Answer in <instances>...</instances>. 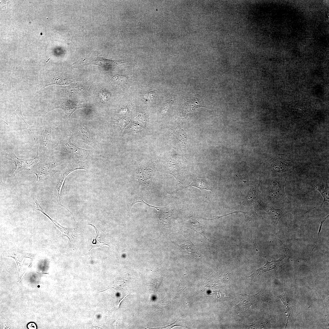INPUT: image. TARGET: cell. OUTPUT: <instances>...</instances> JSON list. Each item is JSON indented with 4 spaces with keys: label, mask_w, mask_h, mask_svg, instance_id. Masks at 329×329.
Segmentation results:
<instances>
[{
    "label": "cell",
    "mask_w": 329,
    "mask_h": 329,
    "mask_svg": "<svg viewBox=\"0 0 329 329\" xmlns=\"http://www.w3.org/2000/svg\"><path fill=\"white\" fill-rule=\"evenodd\" d=\"M21 107H22L21 104H20L19 105V107L15 111V115H19V116L20 117V118L22 120V121L27 126V128L30 131V132H31V134L33 136L34 139V140H35V137H34V135H33V134L32 133V131H31V129H30V128L29 126V125H28V124H27V123L26 122V121H25V119H24V117H23V114H22V111H21Z\"/></svg>",
    "instance_id": "cell-31"
},
{
    "label": "cell",
    "mask_w": 329,
    "mask_h": 329,
    "mask_svg": "<svg viewBox=\"0 0 329 329\" xmlns=\"http://www.w3.org/2000/svg\"><path fill=\"white\" fill-rule=\"evenodd\" d=\"M261 208L266 211L269 215L275 228L280 219L288 212V210L286 209H275L273 207H268L264 205L262 206Z\"/></svg>",
    "instance_id": "cell-18"
},
{
    "label": "cell",
    "mask_w": 329,
    "mask_h": 329,
    "mask_svg": "<svg viewBox=\"0 0 329 329\" xmlns=\"http://www.w3.org/2000/svg\"><path fill=\"white\" fill-rule=\"evenodd\" d=\"M142 129V124L139 122H137L133 123L131 125L129 126L128 129L129 131L131 132L135 133L141 130Z\"/></svg>",
    "instance_id": "cell-33"
},
{
    "label": "cell",
    "mask_w": 329,
    "mask_h": 329,
    "mask_svg": "<svg viewBox=\"0 0 329 329\" xmlns=\"http://www.w3.org/2000/svg\"><path fill=\"white\" fill-rule=\"evenodd\" d=\"M267 321H264L263 320L259 321H258L257 322L255 323H254L253 324L251 325V326H254L256 325V326H254L255 327H256L257 325H258L257 326V327L259 326H260H260L261 325L262 327H265L266 326V325L267 324Z\"/></svg>",
    "instance_id": "cell-37"
},
{
    "label": "cell",
    "mask_w": 329,
    "mask_h": 329,
    "mask_svg": "<svg viewBox=\"0 0 329 329\" xmlns=\"http://www.w3.org/2000/svg\"><path fill=\"white\" fill-rule=\"evenodd\" d=\"M79 78L65 73H59L48 75L44 80L43 87L51 85H67L73 82L80 81Z\"/></svg>",
    "instance_id": "cell-5"
},
{
    "label": "cell",
    "mask_w": 329,
    "mask_h": 329,
    "mask_svg": "<svg viewBox=\"0 0 329 329\" xmlns=\"http://www.w3.org/2000/svg\"><path fill=\"white\" fill-rule=\"evenodd\" d=\"M328 217H329V215H327L326 217H325V218L321 219V220H320V225L319 228V231H318V238H317V242L316 243V245H315V246L313 248L312 250H313V249L316 247V245H317V242L318 241V239H319V234H320V232H321V228H322V225L323 224V223H324V222L325 221V220Z\"/></svg>",
    "instance_id": "cell-35"
},
{
    "label": "cell",
    "mask_w": 329,
    "mask_h": 329,
    "mask_svg": "<svg viewBox=\"0 0 329 329\" xmlns=\"http://www.w3.org/2000/svg\"><path fill=\"white\" fill-rule=\"evenodd\" d=\"M183 235L186 239L185 242L180 245H178L181 250L193 258L200 259V254L198 248L192 243L190 237L184 234Z\"/></svg>",
    "instance_id": "cell-16"
},
{
    "label": "cell",
    "mask_w": 329,
    "mask_h": 329,
    "mask_svg": "<svg viewBox=\"0 0 329 329\" xmlns=\"http://www.w3.org/2000/svg\"><path fill=\"white\" fill-rule=\"evenodd\" d=\"M3 253V255L13 257L18 262H21L27 257L33 258L36 255L25 252L11 242H9L5 247Z\"/></svg>",
    "instance_id": "cell-13"
},
{
    "label": "cell",
    "mask_w": 329,
    "mask_h": 329,
    "mask_svg": "<svg viewBox=\"0 0 329 329\" xmlns=\"http://www.w3.org/2000/svg\"><path fill=\"white\" fill-rule=\"evenodd\" d=\"M51 129L48 126L40 127L37 131L38 139L41 151H45L51 138Z\"/></svg>",
    "instance_id": "cell-17"
},
{
    "label": "cell",
    "mask_w": 329,
    "mask_h": 329,
    "mask_svg": "<svg viewBox=\"0 0 329 329\" xmlns=\"http://www.w3.org/2000/svg\"><path fill=\"white\" fill-rule=\"evenodd\" d=\"M202 107L196 100L190 99L184 104L183 107V110L185 113H186L192 111L195 109Z\"/></svg>",
    "instance_id": "cell-26"
},
{
    "label": "cell",
    "mask_w": 329,
    "mask_h": 329,
    "mask_svg": "<svg viewBox=\"0 0 329 329\" xmlns=\"http://www.w3.org/2000/svg\"><path fill=\"white\" fill-rule=\"evenodd\" d=\"M55 162L48 156L44 157L33 167L32 172L37 178L35 182H41L47 179L52 172Z\"/></svg>",
    "instance_id": "cell-4"
},
{
    "label": "cell",
    "mask_w": 329,
    "mask_h": 329,
    "mask_svg": "<svg viewBox=\"0 0 329 329\" xmlns=\"http://www.w3.org/2000/svg\"><path fill=\"white\" fill-rule=\"evenodd\" d=\"M305 182L307 184L317 190L323 197V201L319 207H322L324 203L329 202V188L327 180L325 178H304Z\"/></svg>",
    "instance_id": "cell-6"
},
{
    "label": "cell",
    "mask_w": 329,
    "mask_h": 329,
    "mask_svg": "<svg viewBox=\"0 0 329 329\" xmlns=\"http://www.w3.org/2000/svg\"><path fill=\"white\" fill-rule=\"evenodd\" d=\"M126 62L121 60H112L97 55L88 56L80 59L73 64L74 67H80L89 65H94L101 66L106 70L111 69L117 65Z\"/></svg>",
    "instance_id": "cell-2"
},
{
    "label": "cell",
    "mask_w": 329,
    "mask_h": 329,
    "mask_svg": "<svg viewBox=\"0 0 329 329\" xmlns=\"http://www.w3.org/2000/svg\"><path fill=\"white\" fill-rule=\"evenodd\" d=\"M129 107L127 106L122 107L117 112V114L123 116L128 113L129 111Z\"/></svg>",
    "instance_id": "cell-34"
},
{
    "label": "cell",
    "mask_w": 329,
    "mask_h": 329,
    "mask_svg": "<svg viewBox=\"0 0 329 329\" xmlns=\"http://www.w3.org/2000/svg\"><path fill=\"white\" fill-rule=\"evenodd\" d=\"M284 248L285 250V254L282 257L278 260H273L271 261H268L266 256H265L267 261L266 264L256 270L252 274L248 277H251L252 278L255 277H260L264 273L273 269H277L281 266L288 256L287 249L285 247Z\"/></svg>",
    "instance_id": "cell-12"
},
{
    "label": "cell",
    "mask_w": 329,
    "mask_h": 329,
    "mask_svg": "<svg viewBox=\"0 0 329 329\" xmlns=\"http://www.w3.org/2000/svg\"><path fill=\"white\" fill-rule=\"evenodd\" d=\"M138 202L144 203L149 207L155 208L158 211L157 219L161 226L165 225L171 222L173 217V211L170 207H161L152 206L145 202L141 197L136 198L131 205L133 206L135 203Z\"/></svg>",
    "instance_id": "cell-8"
},
{
    "label": "cell",
    "mask_w": 329,
    "mask_h": 329,
    "mask_svg": "<svg viewBox=\"0 0 329 329\" xmlns=\"http://www.w3.org/2000/svg\"><path fill=\"white\" fill-rule=\"evenodd\" d=\"M288 175H282L273 179L268 187V194L277 203H289L285 191V186Z\"/></svg>",
    "instance_id": "cell-1"
},
{
    "label": "cell",
    "mask_w": 329,
    "mask_h": 329,
    "mask_svg": "<svg viewBox=\"0 0 329 329\" xmlns=\"http://www.w3.org/2000/svg\"><path fill=\"white\" fill-rule=\"evenodd\" d=\"M80 169L87 170L85 168V163L82 161L78 162L73 161L69 163L63 170L62 173L56 187L58 192L57 201L59 205L62 207L64 206L62 204L61 202L60 194L65 179L67 175L70 172L75 170Z\"/></svg>",
    "instance_id": "cell-9"
},
{
    "label": "cell",
    "mask_w": 329,
    "mask_h": 329,
    "mask_svg": "<svg viewBox=\"0 0 329 329\" xmlns=\"http://www.w3.org/2000/svg\"><path fill=\"white\" fill-rule=\"evenodd\" d=\"M36 203L37 207H36L35 208L34 210L41 211L43 214L47 217L51 221V223H52L53 225L56 227L61 231V232L62 233V235L64 236L67 237L69 239L70 241H72L73 239H74V237H77L78 235L76 236L73 235L72 231L73 230L75 229V228L72 229L70 228H65L61 226L56 221L52 219L46 213H45L43 210L42 209V207L38 202H36Z\"/></svg>",
    "instance_id": "cell-19"
},
{
    "label": "cell",
    "mask_w": 329,
    "mask_h": 329,
    "mask_svg": "<svg viewBox=\"0 0 329 329\" xmlns=\"http://www.w3.org/2000/svg\"><path fill=\"white\" fill-rule=\"evenodd\" d=\"M260 292L253 295H249L245 293L240 294L242 296V299L236 306L240 308L241 310L249 309L256 304Z\"/></svg>",
    "instance_id": "cell-20"
},
{
    "label": "cell",
    "mask_w": 329,
    "mask_h": 329,
    "mask_svg": "<svg viewBox=\"0 0 329 329\" xmlns=\"http://www.w3.org/2000/svg\"><path fill=\"white\" fill-rule=\"evenodd\" d=\"M155 166L152 163H150L143 167L138 174L139 181L142 187L149 189L151 187Z\"/></svg>",
    "instance_id": "cell-11"
},
{
    "label": "cell",
    "mask_w": 329,
    "mask_h": 329,
    "mask_svg": "<svg viewBox=\"0 0 329 329\" xmlns=\"http://www.w3.org/2000/svg\"><path fill=\"white\" fill-rule=\"evenodd\" d=\"M76 137L77 140L93 147L96 146L94 138L88 128L83 124L79 125L77 127Z\"/></svg>",
    "instance_id": "cell-15"
},
{
    "label": "cell",
    "mask_w": 329,
    "mask_h": 329,
    "mask_svg": "<svg viewBox=\"0 0 329 329\" xmlns=\"http://www.w3.org/2000/svg\"><path fill=\"white\" fill-rule=\"evenodd\" d=\"M55 149L60 151L79 155L90 156L92 152L91 150L80 148L73 144L69 139H63L58 141Z\"/></svg>",
    "instance_id": "cell-7"
},
{
    "label": "cell",
    "mask_w": 329,
    "mask_h": 329,
    "mask_svg": "<svg viewBox=\"0 0 329 329\" xmlns=\"http://www.w3.org/2000/svg\"><path fill=\"white\" fill-rule=\"evenodd\" d=\"M157 94L156 90L150 91L141 96L142 99L145 101H151L155 98Z\"/></svg>",
    "instance_id": "cell-30"
},
{
    "label": "cell",
    "mask_w": 329,
    "mask_h": 329,
    "mask_svg": "<svg viewBox=\"0 0 329 329\" xmlns=\"http://www.w3.org/2000/svg\"><path fill=\"white\" fill-rule=\"evenodd\" d=\"M189 186L196 187L201 190L203 189L211 190V189L207 180L203 177H197L193 179Z\"/></svg>",
    "instance_id": "cell-23"
},
{
    "label": "cell",
    "mask_w": 329,
    "mask_h": 329,
    "mask_svg": "<svg viewBox=\"0 0 329 329\" xmlns=\"http://www.w3.org/2000/svg\"><path fill=\"white\" fill-rule=\"evenodd\" d=\"M277 297L281 301L282 303L286 306L287 309L286 311H288V310H289V299L286 293V292L285 291V290H284V291L282 295L278 296Z\"/></svg>",
    "instance_id": "cell-32"
},
{
    "label": "cell",
    "mask_w": 329,
    "mask_h": 329,
    "mask_svg": "<svg viewBox=\"0 0 329 329\" xmlns=\"http://www.w3.org/2000/svg\"><path fill=\"white\" fill-rule=\"evenodd\" d=\"M177 136L180 145L184 146L186 150V147L187 141V137L186 132L181 127L178 129L177 131Z\"/></svg>",
    "instance_id": "cell-27"
},
{
    "label": "cell",
    "mask_w": 329,
    "mask_h": 329,
    "mask_svg": "<svg viewBox=\"0 0 329 329\" xmlns=\"http://www.w3.org/2000/svg\"><path fill=\"white\" fill-rule=\"evenodd\" d=\"M134 117L139 123L142 124H145L147 121V117L146 113L141 111L137 112Z\"/></svg>",
    "instance_id": "cell-29"
},
{
    "label": "cell",
    "mask_w": 329,
    "mask_h": 329,
    "mask_svg": "<svg viewBox=\"0 0 329 329\" xmlns=\"http://www.w3.org/2000/svg\"><path fill=\"white\" fill-rule=\"evenodd\" d=\"M108 76L114 83L121 86L126 84L129 79L128 76L123 74H110Z\"/></svg>",
    "instance_id": "cell-25"
},
{
    "label": "cell",
    "mask_w": 329,
    "mask_h": 329,
    "mask_svg": "<svg viewBox=\"0 0 329 329\" xmlns=\"http://www.w3.org/2000/svg\"><path fill=\"white\" fill-rule=\"evenodd\" d=\"M118 124L121 126H124L128 123L129 119L127 117L121 118L119 120Z\"/></svg>",
    "instance_id": "cell-36"
},
{
    "label": "cell",
    "mask_w": 329,
    "mask_h": 329,
    "mask_svg": "<svg viewBox=\"0 0 329 329\" xmlns=\"http://www.w3.org/2000/svg\"><path fill=\"white\" fill-rule=\"evenodd\" d=\"M99 96L101 101L104 102L109 100L111 97V95L107 90L104 88H102L100 91Z\"/></svg>",
    "instance_id": "cell-28"
},
{
    "label": "cell",
    "mask_w": 329,
    "mask_h": 329,
    "mask_svg": "<svg viewBox=\"0 0 329 329\" xmlns=\"http://www.w3.org/2000/svg\"><path fill=\"white\" fill-rule=\"evenodd\" d=\"M308 106L305 103L297 104L291 108L290 111L294 118H301L306 115L309 112Z\"/></svg>",
    "instance_id": "cell-21"
},
{
    "label": "cell",
    "mask_w": 329,
    "mask_h": 329,
    "mask_svg": "<svg viewBox=\"0 0 329 329\" xmlns=\"http://www.w3.org/2000/svg\"><path fill=\"white\" fill-rule=\"evenodd\" d=\"M257 191V189H250L242 203L244 205L249 206L256 203L258 199Z\"/></svg>",
    "instance_id": "cell-24"
},
{
    "label": "cell",
    "mask_w": 329,
    "mask_h": 329,
    "mask_svg": "<svg viewBox=\"0 0 329 329\" xmlns=\"http://www.w3.org/2000/svg\"><path fill=\"white\" fill-rule=\"evenodd\" d=\"M37 154L36 157L30 159L19 158L12 151L7 154L9 157V159L14 162L15 165L14 171L19 172L27 169L31 165L37 163L40 160L38 156V147L37 148Z\"/></svg>",
    "instance_id": "cell-14"
},
{
    "label": "cell",
    "mask_w": 329,
    "mask_h": 329,
    "mask_svg": "<svg viewBox=\"0 0 329 329\" xmlns=\"http://www.w3.org/2000/svg\"><path fill=\"white\" fill-rule=\"evenodd\" d=\"M295 166V164L292 160L281 154L276 159L274 163L273 168L276 172L285 175L283 174L288 175Z\"/></svg>",
    "instance_id": "cell-10"
},
{
    "label": "cell",
    "mask_w": 329,
    "mask_h": 329,
    "mask_svg": "<svg viewBox=\"0 0 329 329\" xmlns=\"http://www.w3.org/2000/svg\"><path fill=\"white\" fill-rule=\"evenodd\" d=\"M83 108H90V107L73 100L62 98L55 100L52 101L48 108L43 117L49 111L55 109H61L65 112L67 119H70L72 114L76 110Z\"/></svg>",
    "instance_id": "cell-3"
},
{
    "label": "cell",
    "mask_w": 329,
    "mask_h": 329,
    "mask_svg": "<svg viewBox=\"0 0 329 329\" xmlns=\"http://www.w3.org/2000/svg\"><path fill=\"white\" fill-rule=\"evenodd\" d=\"M186 223L191 229L197 232L205 239H207L204 234L202 225L197 220L193 214L187 218Z\"/></svg>",
    "instance_id": "cell-22"
}]
</instances>
